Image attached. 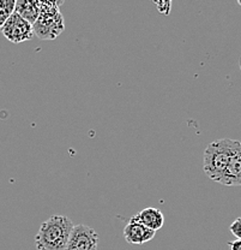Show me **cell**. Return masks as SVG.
Returning <instances> with one entry per match:
<instances>
[{
    "label": "cell",
    "instance_id": "6da1fadb",
    "mask_svg": "<svg viewBox=\"0 0 241 250\" xmlns=\"http://www.w3.org/2000/svg\"><path fill=\"white\" fill-rule=\"evenodd\" d=\"M74 224L66 215H53L41 224L35 236L37 250H65Z\"/></svg>",
    "mask_w": 241,
    "mask_h": 250
},
{
    "label": "cell",
    "instance_id": "7a4b0ae2",
    "mask_svg": "<svg viewBox=\"0 0 241 250\" xmlns=\"http://www.w3.org/2000/svg\"><path fill=\"white\" fill-rule=\"evenodd\" d=\"M239 145L240 141L232 139H221L209 143L204 150L203 170L211 181L219 183Z\"/></svg>",
    "mask_w": 241,
    "mask_h": 250
},
{
    "label": "cell",
    "instance_id": "3957f363",
    "mask_svg": "<svg viewBox=\"0 0 241 250\" xmlns=\"http://www.w3.org/2000/svg\"><path fill=\"white\" fill-rule=\"evenodd\" d=\"M37 2L38 15L37 21L33 24L34 35L38 36L42 40H54L58 38L65 29V22L63 15L59 11L60 5L63 1L58 2H47V1H36Z\"/></svg>",
    "mask_w": 241,
    "mask_h": 250
},
{
    "label": "cell",
    "instance_id": "277c9868",
    "mask_svg": "<svg viewBox=\"0 0 241 250\" xmlns=\"http://www.w3.org/2000/svg\"><path fill=\"white\" fill-rule=\"evenodd\" d=\"M1 33L5 38L14 43L25 42L32 40L34 36L33 25L23 20L19 15L14 12L1 27Z\"/></svg>",
    "mask_w": 241,
    "mask_h": 250
},
{
    "label": "cell",
    "instance_id": "5b68a950",
    "mask_svg": "<svg viewBox=\"0 0 241 250\" xmlns=\"http://www.w3.org/2000/svg\"><path fill=\"white\" fill-rule=\"evenodd\" d=\"M98 234L87 225H74L65 250H97Z\"/></svg>",
    "mask_w": 241,
    "mask_h": 250
},
{
    "label": "cell",
    "instance_id": "8992f818",
    "mask_svg": "<svg viewBox=\"0 0 241 250\" xmlns=\"http://www.w3.org/2000/svg\"><path fill=\"white\" fill-rule=\"evenodd\" d=\"M124 238L125 241L130 244H141L148 243L149 241H151L155 237L156 232L150 229L145 228V226L139 224L138 221L134 220L133 218L130 219L129 224L124 229Z\"/></svg>",
    "mask_w": 241,
    "mask_h": 250
},
{
    "label": "cell",
    "instance_id": "52a82bcc",
    "mask_svg": "<svg viewBox=\"0 0 241 250\" xmlns=\"http://www.w3.org/2000/svg\"><path fill=\"white\" fill-rule=\"evenodd\" d=\"M219 183L227 187H241V142L238 146L234 155L230 159Z\"/></svg>",
    "mask_w": 241,
    "mask_h": 250
},
{
    "label": "cell",
    "instance_id": "ba28073f",
    "mask_svg": "<svg viewBox=\"0 0 241 250\" xmlns=\"http://www.w3.org/2000/svg\"><path fill=\"white\" fill-rule=\"evenodd\" d=\"M132 218L136 221H138L139 224L145 226V228L155 231V232L157 230H160L163 226V224H165V215H163V213L161 212L159 208L155 207L144 208L138 214H136Z\"/></svg>",
    "mask_w": 241,
    "mask_h": 250
},
{
    "label": "cell",
    "instance_id": "9c48e42d",
    "mask_svg": "<svg viewBox=\"0 0 241 250\" xmlns=\"http://www.w3.org/2000/svg\"><path fill=\"white\" fill-rule=\"evenodd\" d=\"M15 12L19 15L23 20H25L32 25L37 21L38 15H40L37 2L28 1V0H18V1H16Z\"/></svg>",
    "mask_w": 241,
    "mask_h": 250
},
{
    "label": "cell",
    "instance_id": "30bf717a",
    "mask_svg": "<svg viewBox=\"0 0 241 250\" xmlns=\"http://www.w3.org/2000/svg\"><path fill=\"white\" fill-rule=\"evenodd\" d=\"M15 0H0V29L9 17L15 12Z\"/></svg>",
    "mask_w": 241,
    "mask_h": 250
},
{
    "label": "cell",
    "instance_id": "8fae6325",
    "mask_svg": "<svg viewBox=\"0 0 241 250\" xmlns=\"http://www.w3.org/2000/svg\"><path fill=\"white\" fill-rule=\"evenodd\" d=\"M229 231L237 239H241V218H237L229 226Z\"/></svg>",
    "mask_w": 241,
    "mask_h": 250
},
{
    "label": "cell",
    "instance_id": "7c38bea8",
    "mask_svg": "<svg viewBox=\"0 0 241 250\" xmlns=\"http://www.w3.org/2000/svg\"><path fill=\"white\" fill-rule=\"evenodd\" d=\"M155 5L157 6V10L163 15H169L170 9H172V2L170 1H155Z\"/></svg>",
    "mask_w": 241,
    "mask_h": 250
},
{
    "label": "cell",
    "instance_id": "4fadbf2b",
    "mask_svg": "<svg viewBox=\"0 0 241 250\" xmlns=\"http://www.w3.org/2000/svg\"><path fill=\"white\" fill-rule=\"evenodd\" d=\"M228 247H229L230 250H241V239L228 242Z\"/></svg>",
    "mask_w": 241,
    "mask_h": 250
},
{
    "label": "cell",
    "instance_id": "5bb4252c",
    "mask_svg": "<svg viewBox=\"0 0 241 250\" xmlns=\"http://www.w3.org/2000/svg\"><path fill=\"white\" fill-rule=\"evenodd\" d=\"M238 4H239L240 6H241V0H239V1H238Z\"/></svg>",
    "mask_w": 241,
    "mask_h": 250
},
{
    "label": "cell",
    "instance_id": "9a60e30c",
    "mask_svg": "<svg viewBox=\"0 0 241 250\" xmlns=\"http://www.w3.org/2000/svg\"><path fill=\"white\" fill-rule=\"evenodd\" d=\"M240 65H241V59H240Z\"/></svg>",
    "mask_w": 241,
    "mask_h": 250
}]
</instances>
